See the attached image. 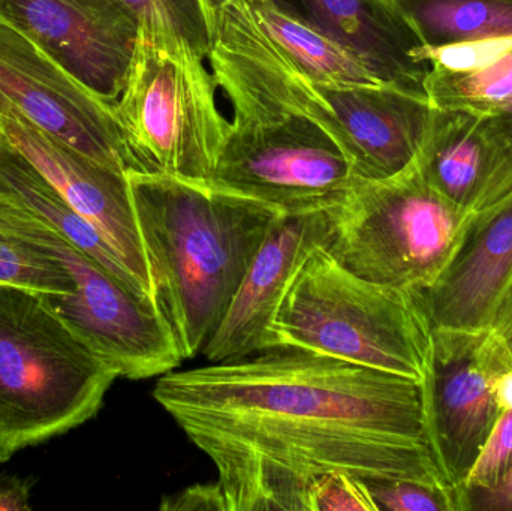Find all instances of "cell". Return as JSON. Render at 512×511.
I'll return each instance as SVG.
<instances>
[{"mask_svg": "<svg viewBox=\"0 0 512 511\" xmlns=\"http://www.w3.org/2000/svg\"><path fill=\"white\" fill-rule=\"evenodd\" d=\"M417 167L436 191L472 215L512 195V144L492 114L433 108Z\"/></svg>", "mask_w": 512, "mask_h": 511, "instance_id": "9a60e30c", "label": "cell"}, {"mask_svg": "<svg viewBox=\"0 0 512 511\" xmlns=\"http://www.w3.org/2000/svg\"><path fill=\"white\" fill-rule=\"evenodd\" d=\"M0 128L6 141L81 216L98 228L138 284L152 297L146 255L126 174L99 164L18 114H2Z\"/></svg>", "mask_w": 512, "mask_h": 511, "instance_id": "5bb4252c", "label": "cell"}, {"mask_svg": "<svg viewBox=\"0 0 512 511\" xmlns=\"http://www.w3.org/2000/svg\"><path fill=\"white\" fill-rule=\"evenodd\" d=\"M357 54L391 86L426 96V47L390 0H268Z\"/></svg>", "mask_w": 512, "mask_h": 511, "instance_id": "e0dca14e", "label": "cell"}, {"mask_svg": "<svg viewBox=\"0 0 512 511\" xmlns=\"http://www.w3.org/2000/svg\"><path fill=\"white\" fill-rule=\"evenodd\" d=\"M432 345L414 293L360 278L322 246L283 297L265 351H306L423 381Z\"/></svg>", "mask_w": 512, "mask_h": 511, "instance_id": "277c9868", "label": "cell"}, {"mask_svg": "<svg viewBox=\"0 0 512 511\" xmlns=\"http://www.w3.org/2000/svg\"><path fill=\"white\" fill-rule=\"evenodd\" d=\"M427 50L512 41V0H390Z\"/></svg>", "mask_w": 512, "mask_h": 511, "instance_id": "ffe728a7", "label": "cell"}, {"mask_svg": "<svg viewBox=\"0 0 512 511\" xmlns=\"http://www.w3.org/2000/svg\"><path fill=\"white\" fill-rule=\"evenodd\" d=\"M140 18L158 44L168 50L207 60L212 51L213 32L201 0H120Z\"/></svg>", "mask_w": 512, "mask_h": 511, "instance_id": "7402d4cb", "label": "cell"}, {"mask_svg": "<svg viewBox=\"0 0 512 511\" xmlns=\"http://www.w3.org/2000/svg\"><path fill=\"white\" fill-rule=\"evenodd\" d=\"M161 509L171 511H228L227 501H225L218 482L185 489L180 494L174 495L171 500H165Z\"/></svg>", "mask_w": 512, "mask_h": 511, "instance_id": "4316f807", "label": "cell"}, {"mask_svg": "<svg viewBox=\"0 0 512 511\" xmlns=\"http://www.w3.org/2000/svg\"><path fill=\"white\" fill-rule=\"evenodd\" d=\"M462 511H512V468L495 488L463 492Z\"/></svg>", "mask_w": 512, "mask_h": 511, "instance_id": "83f0119b", "label": "cell"}, {"mask_svg": "<svg viewBox=\"0 0 512 511\" xmlns=\"http://www.w3.org/2000/svg\"><path fill=\"white\" fill-rule=\"evenodd\" d=\"M489 332L495 333L507 345L512 356V282L507 293L502 297L501 305L496 311Z\"/></svg>", "mask_w": 512, "mask_h": 511, "instance_id": "f546056e", "label": "cell"}, {"mask_svg": "<svg viewBox=\"0 0 512 511\" xmlns=\"http://www.w3.org/2000/svg\"><path fill=\"white\" fill-rule=\"evenodd\" d=\"M0 180L33 212L38 213L60 233L65 234L77 248L98 261L135 293L152 300L129 272L122 258L99 233L98 228L81 216L62 194L6 141L5 135L0 144Z\"/></svg>", "mask_w": 512, "mask_h": 511, "instance_id": "ac0fdd59", "label": "cell"}, {"mask_svg": "<svg viewBox=\"0 0 512 511\" xmlns=\"http://www.w3.org/2000/svg\"><path fill=\"white\" fill-rule=\"evenodd\" d=\"M328 213L325 251L340 266L411 293L447 270L478 218L436 191L417 162L390 179H358Z\"/></svg>", "mask_w": 512, "mask_h": 511, "instance_id": "8992f818", "label": "cell"}, {"mask_svg": "<svg viewBox=\"0 0 512 511\" xmlns=\"http://www.w3.org/2000/svg\"><path fill=\"white\" fill-rule=\"evenodd\" d=\"M41 245L65 266L74 293H42L47 305L119 377H161L183 362L173 330L155 303L135 293L48 224Z\"/></svg>", "mask_w": 512, "mask_h": 511, "instance_id": "9c48e42d", "label": "cell"}, {"mask_svg": "<svg viewBox=\"0 0 512 511\" xmlns=\"http://www.w3.org/2000/svg\"><path fill=\"white\" fill-rule=\"evenodd\" d=\"M357 177L339 144L294 114L234 111L210 185L283 212L336 203Z\"/></svg>", "mask_w": 512, "mask_h": 511, "instance_id": "ba28073f", "label": "cell"}, {"mask_svg": "<svg viewBox=\"0 0 512 511\" xmlns=\"http://www.w3.org/2000/svg\"><path fill=\"white\" fill-rule=\"evenodd\" d=\"M212 32V74L233 111L294 114L318 123L348 156L357 179L384 176L411 152L418 114L405 90L316 83L256 26L246 0L222 8Z\"/></svg>", "mask_w": 512, "mask_h": 511, "instance_id": "3957f363", "label": "cell"}, {"mask_svg": "<svg viewBox=\"0 0 512 511\" xmlns=\"http://www.w3.org/2000/svg\"><path fill=\"white\" fill-rule=\"evenodd\" d=\"M376 511L363 480L346 473H330L313 483L306 511Z\"/></svg>", "mask_w": 512, "mask_h": 511, "instance_id": "484cf974", "label": "cell"}, {"mask_svg": "<svg viewBox=\"0 0 512 511\" xmlns=\"http://www.w3.org/2000/svg\"><path fill=\"white\" fill-rule=\"evenodd\" d=\"M2 14L108 104L122 95L140 18L120 0H5Z\"/></svg>", "mask_w": 512, "mask_h": 511, "instance_id": "7c38bea8", "label": "cell"}, {"mask_svg": "<svg viewBox=\"0 0 512 511\" xmlns=\"http://www.w3.org/2000/svg\"><path fill=\"white\" fill-rule=\"evenodd\" d=\"M492 116L501 134L512 144V95Z\"/></svg>", "mask_w": 512, "mask_h": 511, "instance_id": "1f68e13d", "label": "cell"}, {"mask_svg": "<svg viewBox=\"0 0 512 511\" xmlns=\"http://www.w3.org/2000/svg\"><path fill=\"white\" fill-rule=\"evenodd\" d=\"M126 177L153 303L183 360L194 359L283 210L198 180L140 171Z\"/></svg>", "mask_w": 512, "mask_h": 511, "instance_id": "7a4b0ae2", "label": "cell"}, {"mask_svg": "<svg viewBox=\"0 0 512 511\" xmlns=\"http://www.w3.org/2000/svg\"><path fill=\"white\" fill-rule=\"evenodd\" d=\"M376 511H462L459 492L414 480H366Z\"/></svg>", "mask_w": 512, "mask_h": 511, "instance_id": "cb8c5ba5", "label": "cell"}, {"mask_svg": "<svg viewBox=\"0 0 512 511\" xmlns=\"http://www.w3.org/2000/svg\"><path fill=\"white\" fill-rule=\"evenodd\" d=\"M510 368L511 353L495 333L433 332L421 381L427 443L459 495L501 414L495 378Z\"/></svg>", "mask_w": 512, "mask_h": 511, "instance_id": "30bf717a", "label": "cell"}, {"mask_svg": "<svg viewBox=\"0 0 512 511\" xmlns=\"http://www.w3.org/2000/svg\"><path fill=\"white\" fill-rule=\"evenodd\" d=\"M30 485L17 476H0V511L30 510Z\"/></svg>", "mask_w": 512, "mask_h": 511, "instance_id": "f1b7e54d", "label": "cell"}, {"mask_svg": "<svg viewBox=\"0 0 512 511\" xmlns=\"http://www.w3.org/2000/svg\"><path fill=\"white\" fill-rule=\"evenodd\" d=\"M3 3H5V0H0V12L3 11Z\"/></svg>", "mask_w": 512, "mask_h": 511, "instance_id": "e575fe53", "label": "cell"}, {"mask_svg": "<svg viewBox=\"0 0 512 511\" xmlns=\"http://www.w3.org/2000/svg\"><path fill=\"white\" fill-rule=\"evenodd\" d=\"M256 26L307 77L325 86L387 84L348 48L268 0H246Z\"/></svg>", "mask_w": 512, "mask_h": 511, "instance_id": "d6986e66", "label": "cell"}, {"mask_svg": "<svg viewBox=\"0 0 512 511\" xmlns=\"http://www.w3.org/2000/svg\"><path fill=\"white\" fill-rule=\"evenodd\" d=\"M424 92L433 108L495 114L512 95V45L477 65L430 63Z\"/></svg>", "mask_w": 512, "mask_h": 511, "instance_id": "44dd1931", "label": "cell"}, {"mask_svg": "<svg viewBox=\"0 0 512 511\" xmlns=\"http://www.w3.org/2000/svg\"><path fill=\"white\" fill-rule=\"evenodd\" d=\"M511 468L512 411H502L460 489V501L463 492L495 488Z\"/></svg>", "mask_w": 512, "mask_h": 511, "instance_id": "d4e9b609", "label": "cell"}, {"mask_svg": "<svg viewBox=\"0 0 512 511\" xmlns=\"http://www.w3.org/2000/svg\"><path fill=\"white\" fill-rule=\"evenodd\" d=\"M512 282V195L478 215L450 266L430 287L415 291L432 332H489Z\"/></svg>", "mask_w": 512, "mask_h": 511, "instance_id": "2e32d148", "label": "cell"}, {"mask_svg": "<svg viewBox=\"0 0 512 511\" xmlns=\"http://www.w3.org/2000/svg\"><path fill=\"white\" fill-rule=\"evenodd\" d=\"M8 113L24 117L111 170H135L113 104L66 74L0 12V116Z\"/></svg>", "mask_w": 512, "mask_h": 511, "instance_id": "8fae6325", "label": "cell"}, {"mask_svg": "<svg viewBox=\"0 0 512 511\" xmlns=\"http://www.w3.org/2000/svg\"><path fill=\"white\" fill-rule=\"evenodd\" d=\"M203 2L204 8H206L207 15L210 18V24H212L213 17L221 11L225 6L233 3L234 0H201Z\"/></svg>", "mask_w": 512, "mask_h": 511, "instance_id": "d6a6232c", "label": "cell"}, {"mask_svg": "<svg viewBox=\"0 0 512 511\" xmlns=\"http://www.w3.org/2000/svg\"><path fill=\"white\" fill-rule=\"evenodd\" d=\"M2 141H3V132H2V128H0V144H2Z\"/></svg>", "mask_w": 512, "mask_h": 511, "instance_id": "836d02e7", "label": "cell"}, {"mask_svg": "<svg viewBox=\"0 0 512 511\" xmlns=\"http://www.w3.org/2000/svg\"><path fill=\"white\" fill-rule=\"evenodd\" d=\"M495 396L502 411H512V368L495 378Z\"/></svg>", "mask_w": 512, "mask_h": 511, "instance_id": "4dcf8cb0", "label": "cell"}, {"mask_svg": "<svg viewBox=\"0 0 512 511\" xmlns=\"http://www.w3.org/2000/svg\"><path fill=\"white\" fill-rule=\"evenodd\" d=\"M116 378L41 291L0 282V464L95 417Z\"/></svg>", "mask_w": 512, "mask_h": 511, "instance_id": "5b68a950", "label": "cell"}, {"mask_svg": "<svg viewBox=\"0 0 512 511\" xmlns=\"http://www.w3.org/2000/svg\"><path fill=\"white\" fill-rule=\"evenodd\" d=\"M156 402L212 461L228 511L306 510L316 480L448 483L421 381L297 350L167 372Z\"/></svg>", "mask_w": 512, "mask_h": 511, "instance_id": "6da1fadb", "label": "cell"}, {"mask_svg": "<svg viewBox=\"0 0 512 511\" xmlns=\"http://www.w3.org/2000/svg\"><path fill=\"white\" fill-rule=\"evenodd\" d=\"M0 282L41 293L69 294L75 282L60 261L0 230Z\"/></svg>", "mask_w": 512, "mask_h": 511, "instance_id": "603a6c76", "label": "cell"}, {"mask_svg": "<svg viewBox=\"0 0 512 511\" xmlns=\"http://www.w3.org/2000/svg\"><path fill=\"white\" fill-rule=\"evenodd\" d=\"M330 236L328 206L280 213L201 351L210 363L233 362L267 350L268 327L283 297L310 255L327 246Z\"/></svg>", "mask_w": 512, "mask_h": 511, "instance_id": "4fadbf2b", "label": "cell"}, {"mask_svg": "<svg viewBox=\"0 0 512 511\" xmlns=\"http://www.w3.org/2000/svg\"><path fill=\"white\" fill-rule=\"evenodd\" d=\"M216 89L203 60L168 50L140 26L125 89L113 104L134 171L207 182L231 123Z\"/></svg>", "mask_w": 512, "mask_h": 511, "instance_id": "52a82bcc", "label": "cell"}]
</instances>
